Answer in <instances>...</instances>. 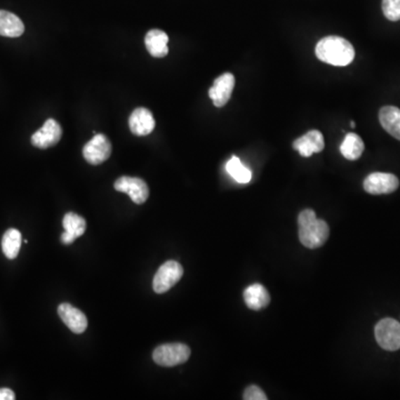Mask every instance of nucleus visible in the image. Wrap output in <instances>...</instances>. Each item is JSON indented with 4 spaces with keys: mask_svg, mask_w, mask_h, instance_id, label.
I'll return each instance as SVG.
<instances>
[{
    "mask_svg": "<svg viewBox=\"0 0 400 400\" xmlns=\"http://www.w3.org/2000/svg\"><path fill=\"white\" fill-rule=\"evenodd\" d=\"M298 230L300 243L309 249L325 245L331 234L328 224L323 219H318L312 209H305L299 213Z\"/></svg>",
    "mask_w": 400,
    "mask_h": 400,
    "instance_id": "obj_1",
    "label": "nucleus"
},
{
    "mask_svg": "<svg viewBox=\"0 0 400 400\" xmlns=\"http://www.w3.org/2000/svg\"><path fill=\"white\" fill-rule=\"evenodd\" d=\"M316 56L326 64L344 67L355 58V49L345 38L328 36L318 41Z\"/></svg>",
    "mask_w": 400,
    "mask_h": 400,
    "instance_id": "obj_2",
    "label": "nucleus"
},
{
    "mask_svg": "<svg viewBox=\"0 0 400 400\" xmlns=\"http://www.w3.org/2000/svg\"><path fill=\"white\" fill-rule=\"evenodd\" d=\"M190 357V348L185 344L160 345L152 352V359L163 367H175L186 363Z\"/></svg>",
    "mask_w": 400,
    "mask_h": 400,
    "instance_id": "obj_3",
    "label": "nucleus"
},
{
    "mask_svg": "<svg viewBox=\"0 0 400 400\" xmlns=\"http://www.w3.org/2000/svg\"><path fill=\"white\" fill-rule=\"evenodd\" d=\"M375 337L382 349H400V323L392 318H384L375 327Z\"/></svg>",
    "mask_w": 400,
    "mask_h": 400,
    "instance_id": "obj_4",
    "label": "nucleus"
},
{
    "mask_svg": "<svg viewBox=\"0 0 400 400\" xmlns=\"http://www.w3.org/2000/svg\"><path fill=\"white\" fill-rule=\"evenodd\" d=\"M182 275H184V268L182 265L175 260L166 262L156 272L152 281V288L157 293H166L182 279Z\"/></svg>",
    "mask_w": 400,
    "mask_h": 400,
    "instance_id": "obj_5",
    "label": "nucleus"
},
{
    "mask_svg": "<svg viewBox=\"0 0 400 400\" xmlns=\"http://www.w3.org/2000/svg\"><path fill=\"white\" fill-rule=\"evenodd\" d=\"M399 179L388 173H373L364 182V189L371 195H387L396 192Z\"/></svg>",
    "mask_w": 400,
    "mask_h": 400,
    "instance_id": "obj_6",
    "label": "nucleus"
},
{
    "mask_svg": "<svg viewBox=\"0 0 400 400\" xmlns=\"http://www.w3.org/2000/svg\"><path fill=\"white\" fill-rule=\"evenodd\" d=\"M84 158L91 165H100L112 155V144L102 133L93 136L83 149Z\"/></svg>",
    "mask_w": 400,
    "mask_h": 400,
    "instance_id": "obj_7",
    "label": "nucleus"
},
{
    "mask_svg": "<svg viewBox=\"0 0 400 400\" xmlns=\"http://www.w3.org/2000/svg\"><path fill=\"white\" fill-rule=\"evenodd\" d=\"M114 187L117 192L127 194L137 205H142L149 197V188L146 182L136 177H120L116 180Z\"/></svg>",
    "mask_w": 400,
    "mask_h": 400,
    "instance_id": "obj_8",
    "label": "nucleus"
},
{
    "mask_svg": "<svg viewBox=\"0 0 400 400\" xmlns=\"http://www.w3.org/2000/svg\"><path fill=\"white\" fill-rule=\"evenodd\" d=\"M62 135V126L56 120L49 118L43 127L32 135V144L40 149H47L49 147L58 144Z\"/></svg>",
    "mask_w": 400,
    "mask_h": 400,
    "instance_id": "obj_9",
    "label": "nucleus"
},
{
    "mask_svg": "<svg viewBox=\"0 0 400 400\" xmlns=\"http://www.w3.org/2000/svg\"><path fill=\"white\" fill-rule=\"evenodd\" d=\"M234 87H235V77L232 74L226 72L219 76L209 89V97L213 100V105L218 108L224 107L232 97Z\"/></svg>",
    "mask_w": 400,
    "mask_h": 400,
    "instance_id": "obj_10",
    "label": "nucleus"
},
{
    "mask_svg": "<svg viewBox=\"0 0 400 400\" xmlns=\"http://www.w3.org/2000/svg\"><path fill=\"white\" fill-rule=\"evenodd\" d=\"M58 315L72 333H83L87 329L88 320L85 314L70 304L60 305Z\"/></svg>",
    "mask_w": 400,
    "mask_h": 400,
    "instance_id": "obj_11",
    "label": "nucleus"
},
{
    "mask_svg": "<svg viewBox=\"0 0 400 400\" xmlns=\"http://www.w3.org/2000/svg\"><path fill=\"white\" fill-rule=\"evenodd\" d=\"M293 147L302 157H310L316 152H323L325 148L323 133L318 131H308L304 136L296 139Z\"/></svg>",
    "mask_w": 400,
    "mask_h": 400,
    "instance_id": "obj_12",
    "label": "nucleus"
},
{
    "mask_svg": "<svg viewBox=\"0 0 400 400\" xmlns=\"http://www.w3.org/2000/svg\"><path fill=\"white\" fill-rule=\"evenodd\" d=\"M155 119L146 108H137L129 117V128L136 136H147L155 128Z\"/></svg>",
    "mask_w": 400,
    "mask_h": 400,
    "instance_id": "obj_13",
    "label": "nucleus"
},
{
    "mask_svg": "<svg viewBox=\"0 0 400 400\" xmlns=\"http://www.w3.org/2000/svg\"><path fill=\"white\" fill-rule=\"evenodd\" d=\"M62 226L65 232H62V241L65 245H70L74 243L77 238L83 236L86 232L85 219L75 213H68L65 215L62 219Z\"/></svg>",
    "mask_w": 400,
    "mask_h": 400,
    "instance_id": "obj_14",
    "label": "nucleus"
},
{
    "mask_svg": "<svg viewBox=\"0 0 400 400\" xmlns=\"http://www.w3.org/2000/svg\"><path fill=\"white\" fill-rule=\"evenodd\" d=\"M169 37L165 32L160 29H152L147 32L145 37V45L147 51L156 58H163L167 56L168 49Z\"/></svg>",
    "mask_w": 400,
    "mask_h": 400,
    "instance_id": "obj_15",
    "label": "nucleus"
},
{
    "mask_svg": "<svg viewBox=\"0 0 400 400\" xmlns=\"http://www.w3.org/2000/svg\"><path fill=\"white\" fill-rule=\"evenodd\" d=\"M244 300L249 309L260 310L269 305L270 295L264 286L253 284L244 291Z\"/></svg>",
    "mask_w": 400,
    "mask_h": 400,
    "instance_id": "obj_16",
    "label": "nucleus"
},
{
    "mask_svg": "<svg viewBox=\"0 0 400 400\" xmlns=\"http://www.w3.org/2000/svg\"><path fill=\"white\" fill-rule=\"evenodd\" d=\"M379 121L387 133L400 140V109L397 107H382L379 112Z\"/></svg>",
    "mask_w": 400,
    "mask_h": 400,
    "instance_id": "obj_17",
    "label": "nucleus"
},
{
    "mask_svg": "<svg viewBox=\"0 0 400 400\" xmlns=\"http://www.w3.org/2000/svg\"><path fill=\"white\" fill-rule=\"evenodd\" d=\"M25 32L24 22L18 16L9 11H0V36L16 38Z\"/></svg>",
    "mask_w": 400,
    "mask_h": 400,
    "instance_id": "obj_18",
    "label": "nucleus"
},
{
    "mask_svg": "<svg viewBox=\"0 0 400 400\" xmlns=\"http://www.w3.org/2000/svg\"><path fill=\"white\" fill-rule=\"evenodd\" d=\"M364 150H365V145H364L363 139L360 138L357 133H347L340 146L342 155L346 159L354 161V160L359 159L360 156L363 155Z\"/></svg>",
    "mask_w": 400,
    "mask_h": 400,
    "instance_id": "obj_19",
    "label": "nucleus"
},
{
    "mask_svg": "<svg viewBox=\"0 0 400 400\" xmlns=\"http://www.w3.org/2000/svg\"><path fill=\"white\" fill-rule=\"evenodd\" d=\"M20 247H22V234L20 232L15 229V228L7 230L4 234L3 240H1V248H3L5 256L11 260L17 258Z\"/></svg>",
    "mask_w": 400,
    "mask_h": 400,
    "instance_id": "obj_20",
    "label": "nucleus"
},
{
    "mask_svg": "<svg viewBox=\"0 0 400 400\" xmlns=\"http://www.w3.org/2000/svg\"><path fill=\"white\" fill-rule=\"evenodd\" d=\"M226 171L239 184H248L251 180V169L247 168L236 156L228 160V163L226 164Z\"/></svg>",
    "mask_w": 400,
    "mask_h": 400,
    "instance_id": "obj_21",
    "label": "nucleus"
},
{
    "mask_svg": "<svg viewBox=\"0 0 400 400\" xmlns=\"http://www.w3.org/2000/svg\"><path fill=\"white\" fill-rule=\"evenodd\" d=\"M385 17L392 22L400 20V0H382Z\"/></svg>",
    "mask_w": 400,
    "mask_h": 400,
    "instance_id": "obj_22",
    "label": "nucleus"
},
{
    "mask_svg": "<svg viewBox=\"0 0 400 400\" xmlns=\"http://www.w3.org/2000/svg\"><path fill=\"white\" fill-rule=\"evenodd\" d=\"M244 399L245 400H267L268 397H267L266 394H265L264 390L260 388V387L255 386H249L246 388L245 392H244Z\"/></svg>",
    "mask_w": 400,
    "mask_h": 400,
    "instance_id": "obj_23",
    "label": "nucleus"
},
{
    "mask_svg": "<svg viewBox=\"0 0 400 400\" xmlns=\"http://www.w3.org/2000/svg\"><path fill=\"white\" fill-rule=\"evenodd\" d=\"M16 398L15 392L9 388H0V400H13Z\"/></svg>",
    "mask_w": 400,
    "mask_h": 400,
    "instance_id": "obj_24",
    "label": "nucleus"
},
{
    "mask_svg": "<svg viewBox=\"0 0 400 400\" xmlns=\"http://www.w3.org/2000/svg\"><path fill=\"white\" fill-rule=\"evenodd\" d=\"M350 126H352V128H354V127L356 126V124L354 123V121H352V123H350Z\"/></svg>",
    "mask_w": 400,
    "mask_h": 400,
    "instance_id": "obj_25",
    "label": "nucleus"
}]
</instances>
